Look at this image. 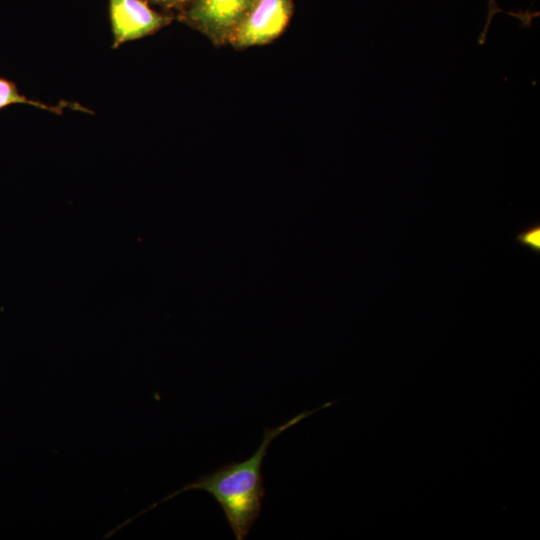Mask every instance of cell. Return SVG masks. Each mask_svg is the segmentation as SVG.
I'll return each mask as SVG.
<instances>
[{
  "label": "cell",
  "mask_w": 540,
  "mask_h": 540,
  "mask_svg": "<svg viewBox=\"0 0 540 540\" xmlns=\"http://www.w3.org/2000/svg\"><path fill=\"white\" fill-rule=\"evenodd\" d=\"M333 404L334 402H326L314 410L303 411L295 415L278 427L265 428L259 447L248 459L227 463L210 474L201 475L195 481L154 503L142 513L180 493L203 490L219 504L235 538L237 540L245 539L261 514L262 501L265 496L262 465L271 443L287 429Z\"/></svg>",
  "instance_id": "cell-1"
},
{
  "label": "cell",
  "mask_w": 540,
  "mask_h": 540,
  "mask_svg": "<svg viewBox=\"0 0 540 540\" xmlns=\"http://www.w3.org/2000/svg\"><path fill=\"white\" fill-rule=\"evenodd\" d=\"M255 0H192L178 18L212 43L223 45L241 24Z\"/></svg>",
  "instance_id": "cell-2"
},
{
  "label": "cell",
  "mask_w": 540,
  "mask_h": 540,
  "mask_svg": "<svg viewBox=\"0 0 540 540\" xmlns=\"http://www.w3.org/2000/svg\"><path fill=\"white\" fill-rule=\"evenodd\" d=\"M292 14V0H255L228 43L237 49L270 43L283 33Z\"/></svg>",
  "instance_id": "cell-3"
},
{
  "label": "cell",
  "mask_w": 540,
  "mask_h": 540,
  "mask_svg": "<svg viewBox=\"0 0 540 540\" xmlns=\"http://www.w3.org/2000/svg\"><path fill=\"white\" fill-rule=\"evenodd\" d=\"M113 47L153 34L173 17L152 10L144 0H109Z\"/></svg>",
  "instance_id": "cell-4"
},
{
  "label": "cell",
  "mask_w": 540,
  "mask_h": 540,
  "mask_svg": "<svg viewBox=\"0 0 540 540\" xmlns=\"http://www.w3.org/2000/svg\"><path fill=\"white\" fill-rule=\"evenodd\" d=\"M12 104H29L35 106L36 108L47 110L56 114H62L63 109L66 107L91 113L90 110H87L85 107H82L77 103L61 101L60 104L51 106L40 101L29 99L19 92L14 82L0 77V110Z\"/></svg>",
  "instance_id": "cell-5"
},
{
  "label": "cell",
  "mask_w": 540,
  "mask_h": 540,
  "mask_svg": "<svg viewBox=\"0 0 540 540\" xmlns=\"http://www.w3.org/2000/svg\"><path fill=\"white\" fill-rule=\"evenodd\" d=\"M516 241L534 252H540V225L534 224L516 235Z\"/></svg>",
  "instance_id": "cell-6"
},
{
  "label": "cell",
  "mask_w": 540,
  "mask_h": 540,
  "mask_svg": "<svg viewBox=\"0 0 540 540\" xmlns=\"http://www.w3.org/2000/svg\"><path fill=\"white\" fill-rule=\"evenodd\" d=\"M499 12H505V11H503V9H501L497 5L496 0H488V15H487V19H486V23L484 25L483 31L481 32L478 39L479 44L483 45L485 43L491 21L494 15H496Z\"/></svg>",
  "instance_id": "cell-7"
},
{
  "label": "cell",
  "mask_w": 540,
  "mask_h": 540,
  "mask_svg": "<svg viewBox=\"0 0 540 540\" xmlns=\"http://www.w3.org/2000/svg\"><path fill=\"white\" fill-rule=\"evenodd\" d=\"M146 2H150L152 4L161 6L166 9H178V10H184L191 2L192 0H144Z\"/></svg>",
  "instance_id": "cell-8"
}]
</instances>
